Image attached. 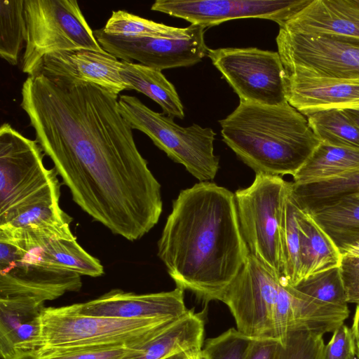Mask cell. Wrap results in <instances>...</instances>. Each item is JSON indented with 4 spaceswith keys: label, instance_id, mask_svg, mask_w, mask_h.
<instances>
[{
    "label": "cell",
    "instance_id": "cell-4",
    "mask_svg": "<svg viewBox=\"0 0 359 359\" xmlns=\"http://www.w3.org/2000/svg\"><path fill=\"white\" fill-rule=\"evenodd\" d=\"M179 318L126 319L88 316L79 304L44 307L34 350L48 347L113 346L139 348Z\"/></svg>",
    "mask_w": 359,
    "mask_h": 359
},
{
    "label": "cell",
    "instance_id": "cell-37",
    "mask_svg": "<svg viewBox=\"0 0 359 359\" xmlns=\"http://www.w3.org/2000/svg\"><path fill=\"white\" fill-rule=\"evenodd\" d=\"M356 338L344 323L337 327L325 346L324 359H357Z\"/></svg>",
    "mask_w": 359,
    "mask_h": 359
},
{
    "label": "cell",
    "instance_id": "cell-7",
    "mask_svg": "<svg viewBox=\"0 0 359 359\" xmlns=\"http://www.w3.org/2000/svg\"><path fill=\"white\" fill-rule=\"evenodd\" d=\"M27 26L22 70L28 76L39 70L50 53L79 49L105 52L76 0H25Z\"/></svg>",
    "mask_w": 359,
    "mask_h": 359
},
{
    "label": "cell",
    "instance_id": "cell-29",
    "mask_svg": "<svg viewBox=\"0 0 359 359\" xmlns=\"http://www.w3.org/2000/svg\"><path fill=\"white\" fill-rule=\"evenodd\" d=\"M44 303L22 297L0 298V346L37 323Z\"/></svg>",
    "mask_w": 359,
    "mask_h": 359
},
{
    "label": "cell",
    "instance_id": "cell-18",
    "mask_svg": "<svg viewBox=\"0 0 359 359\" xmlns=\"http://www.w3.org/2000/svg\"><path fill=\"white\" fill-rule=\"evenodd\" d=\"M287 99L304 116L327 109H359V77L288 74Z\"/></svg>",
    "mask_w": 359,
    "mask_h": 359
},
{
    "label": "cell",
    "instance_id": "cell-5",
    "mask_svg": "<svg viewBox=\"0 0 359 359\" xmlns=\"http://www.w3.org/2000/svg\"><path fill=\"white\" fill-rule=\"evenodd\" d=\"M36 140L9 123L0 128V225L18 211L43 201L60 198V183L54 168L45 167Z\"/></svg>",
    "mask_w": 359,
    "mask_h": 359
},
{
    "label": "cell",
    "instance_id": "cell-27",
    "mask_svg": "<svg viewBox=\"0 0 359 359\" xmlns=\"http://www.w3.org/2000/svg\"><path fill=\"white\" fill-rule=\"evenodd\" d=\"M320 142L359 149V126L345 109H327L305 116Z\"/></svg>",
    "mask_w": 359,
    "mask_h": 359
},
{
    "label": "cell",
    "instance_id": "cell-40",
    "mask_svg": "<svg viewBox=\"0 0 359 359\" xmlns=\"http://www.w3.org/2000/svg\"><path fill=\"white\" fill-rule=\"evenodd\" d=\"M4 359H38L35 350L16 351Z\"/></svg>",
    "mask_w": 359,
    "mask_h": 359
},
{
    "label": "cell",
    "instance_id": "cell-31",
    "mask_svg": "<svg viewBox=\"0 0 359 359\" xmlns=\"http://www.w3.org/2000/svg\"><path fill=\"white\" fill-rule=\"evenodd\" d=\"M59 200H47L27 206L0 225V229H43L69 226L72 219L60 207Z\"/></svg>",
    "mask_w": 359,
    "mask_h": 359
},
{
    "label": "cell",
    "instance_id": "cell-24",
    "mask_svg": "<svg viewBox=\"0 0 359 359\" xmlns=\"http://www.w3.org/2000/svg\"><path fill=\"white\" fill-rule=\"evenodd\" d=\"M359 170V149L320 142L293 175L294 184H306L332 179Z\"/></svg>",
    "mask_w": 359,
    "mask_h": 359
},
{
    "label": "cell",
    "instance_id": "cell-10",
    "mask_svg": "<svg viewBox=\"0 0 359 359\" xmlns=\"http://www.w3.org/2000/svg\"><path fill=\"white\" fill-rule=\"evenodd\" d=\"M280 277L249 254L218 300L229 309L237 330L252 339L276 340L275 313Z\"/></svg>",
    "mask_w": 359,
    "mask_h": 359
},
{
    "label": "cell",
    "instance_id": "cell-11",
    "mask_svg": "<svg viewBox=\"0 0 359 359\" xmlns=\"http://www.w3.org/2000/svg\"><path fill=\"white\" fill-rule=\"evenodd\" d=\"M286 74L359 77V41L279 29L276 36Z\"/></svg>",
    "mask_w": 359,
    "mask_h": 359
},
{
    "label": "cell",
    "instance_id": "cell-36",
    "mask_svg": "<svg viewBox=\"0 0 359 359\" xmlns=\"http://www.w3.org/2000/svg\"><path fill=\"white\" fill-rule=\"evenodd\" d=\"M252 340L237 329L230 328L207 339L203 351L208 359H244Z\"/></svg>",
    "mask_w": 359,
    "mask_h": 359
},
{
    "label": "cell",
    "instance_id": "cell-17",
    "mask_svg": "<svg viewBox=\"0 0 359 359\" xmlns=\"http://www.w3.org/2000/svg\"><path fill=\"white\" fill-rule=\"evenodd\" d=\"M121 64V60L106 51L65 50L46 55L36 74L90 83L118 98L121 91L128 90L120 75Z\"/></svg>",
    "mask_w": 359,
    "mask_h": 359
},
{
    "label": "cell",
    "instance_id": "cell-6",
    "mask_svg": "<svg viewBox=\"0 0 359 359\" xmlns=\"http://www.w3.org/2000/svg\"><path fill=\"white\" fill-rule=\"evenodd\" d=\"M118 109L132 129L146 134L173 161L182 164L200 182L213 180L219 169L214 154L216 133L211 128L194 123L182 127L173 118L156 112L137 97L121 95Z\"/></svg>",
    "mask_w": 359,
    "mask_h": 359
},
{
    "label": "cell",
    "instance_id": "cell-15",
    "mask_svg": "<svg viewBox=\"0 0 359 359\" xmlns=\"http://www.w3.org/2000/svg\"><path fill=\"white\" fill-rule=\"evenodd\" d=\"M348 306L317 301L287 284L281 278L276 306L277 341H283L293 332H333L348 317Z\"/></svg>",
    "mask_w": 359,
    "mask_h": 359
},
{
    "label": "cell",
    "instance_id": "cell-33",
    "mask_svg": "<svg viewBox=\"0 0 359 359\" xmlns=\"http://www.w3.org/2000/svg\"><path fill=\"white\" fill-rule=\"evenodd\" d=\"M293 287L317 301L337 306H348L339 266L309 276Z\"/></svg>",
    "mask_w": 359,
    "mask_h": 359
},
{
    "label": "cell",
    "instance_id": "cell-20",
    "mask_svg": "<svg viewBox=\"0 0 359 359\" xmlns=\"http://www.w3.org/2000/svg\"><path fill=\"white\" fill-rule=\"evenodd\" d=\"M15 243L26 250L32 259L43 264L94 278L104 273L100 261L87 252L76 237L39 235L15 239Z\"/></svg>",
    "mask_w": 359,
    "mask_h": 359
},
{
    "label": "cell",
    "instance_id": "cell-19",
    "mask_svg": "<svg viewBox=\"0 0 359 359\" xmlns=\"http://www.w3.org/2000/svg\"><path fill=\"white\" fill-rule=\"evenodd\" d=\"M279 27L304 34L359 41V7L353 0H311Z\"/></svg>",
    "mask_w": 359,
    "mask_h": 359
},
{
    "label": "cell",
    "instance_id": "cell-45",
    "mask_svg": "<svg viewBox=\"0 0 359 359\" xmlns=\"http://www.w3.org/2000/svg\"><path fill=\"white\" fill-rule=\"evenodd\" d=\"M187 355H189V354H187L186 353H180L171 355V356H170L168 358H166L165 359H186Z\"/></svg>",
    "mask_w": 359,
    "mask_h": 359
},
{
    "label": "cell",
    "instance_id": "cell-30",
    "mask_svg": "<svg viewBox=\"0 0 359 359\" xmlns=\"http://www.w3.org/2000/svg\"><path fill=\"white\" fill-rule=\"evenodd\" d=\"M102 29L108 34L127 37H174L187 29L156 22L123 10L114 11Z\"/></svg>",
    "mask_w": 359,
    "mask_h": 359
},
{
    "label": "cell",
    "instance_id": "cell-25",
    "mask_svg": "<svg viewBox=\"0 0 359 359\" xmlns=\"http://www.w3.org/2000/svg\"><path fill=\"white\" fill-rule=\"evenodd\" d=\"M309 213L339 251L359 240V199L353 196L342 198Z\"/></svg>",
    "mask_w": 359,
    "mask_h": 359
},
{
    "label": "cell",
    "instance_id": "cell-3",
    "mask_svg": "<svg viewBox=\"0 0 359 359\" xmlns=\"http://www.w3.org/2000/svg\"><path fill=\"white\" fill-rule=\"evenodd\" d=\"M219 123L223 141L256 174L293 176L320 143L306 117L288 102H240Z\"/></svg>",
    "mask_w": 359,
    "mask_h": 359
},
{
    "label": "cell",
    "instance_id": "cell-21",
    "mask_svg": "<svg viewBox=\"0 0 359 359\" xmlns=\"http://www.w3.org/2000/svg\"><path fill=\"white\" fill-rule=\"evenodd\" d=\"M204 320L193 309L174 322L169 327L147 344L135 350L126 359H165L175 354H191L201 349L204 336Z\"/></svg>",
    "mask_w": 359,
    "mask_h": 359
},
{
    "label": "cell",
    "instance_id": "cell-41",
    "mask_svg": "<svg viewBox=\"0 0 359 359\" xmlns=\"http://www.w3.org/2000/svg\"><path fill=\"white\" fill-rule=\"evenodd\" d=\"M341 256L359 257V240L340 250Z\"/></svg>",
    "mask_w": 359,
    "mask_h": 359
},
{
    "label": "cell",
    "instance_id": "cell-39",
    "mask_svg": "<svg viewBox=\"0 0 359 359\" xmlns=\"http://www.w3.org/2000/svg\"><path fill=\"white\" fill-rule=\"evenodd\" d=\"M280 341L252 339L244 359H276Z\"/></svg>",
    "mask_w": 359,
    "mask_h": 359
},
{
    "label": "cell",
    "instance_id": "cell-35",
    "mask_svg": "<svg viewBox=\"0 0 359 359\" xmlns=\"http://www.w3.org/2000/svg\"><path fill=\"white\" fill-rule=\"evenodd\" d=\"M137 348L113 346H67L35 350L38 359H126Z\"/></svg>",
    "mask_w": 359,
    "mask_h": 359
},
{
    "label": "cell",
    "instance_id": "cell-22",
    "mask_svg": "<svg viewBox=\"0 0 359 359\" xmlns=\"http://www.w3.org/2000/svg\"><path fill=\"white\" fill-rule=\"evenodd\" d=\"M295 206L300 245V280L339 267L342 256L338 248L310 213Z\"/></svg>",
    "mask_w": 359,
    "mask_h": 359
},
{
    "label": "cell",
    "instance_id": "cell-46",
    "mask_svg": "<svg viewBox=\"0 0 359 359\" xmlns=\"http://www.w3.org/2000/svg\"><path fill=\"white\" fill-rule=\"evenodd\" d=\"M353 3L359 7V0H353Z\"/></svg>",
    "mask_w": 359,
    "mask_h": 359
},
{
    "label": "cell",
    "instance_id": "cell-16",
    "mask_svg": "<svg viewBox=\"0 0 359 359\" xmlns=\"http://www.w3.org/2000/svg\"><path fill=\"white\" fill-rule=\"evenodd\" d=\"M184 292L177 287L168 292L141 294L115 289L78 304L80 313L93 316L126 319L180 318L189 311L184 304Z\"/></svg>",
    "mask_w": 359,
    "mask_h": 359
},
{
    "label": "cell",
    "instance_id": "cell-44",
    "mask_svg": "<svg viewBox=\"0 0 359 359\" xmlns=\"http://www.w3.org/2000/svg\"><path fill=\"white\" fill-rule=\"evenodd\" d=\"M347 114L359 126V109H345Z\"/></svg>",
    "mask_w": 359,
    "mask_h": 359
},
{
    "label": "cell",
    "instance_id": "cell-43",
    "mask_svg": "<svg viewBox=\"0 0 359 359\" xmlns=\"http://www.w3.org/2000/svg\"><path fill=\"white\" fill-rule=\"evenodd\" d=\"M186 359H208V358L202 349L198 352L187 355Z\"/></svg>",
    "mask_w": 359,
    "mask_h": 359
},
{
    "label": "cell",
    "instance_id": "cell-26",
    "mask_svg": "<svg viewBox=\"0 0 359 359\" xmlns=\"http://www.w3.org/2000/svg\"><path fill=\"white\" fill-rule=\"evenodd\" d=\"M359 193V170L332 179L306 184L290 183L289 195L302 210L311 211Z\"/></svg>",
    "mask_w": 359,
    "mask_h": 359
},
{
    "label": "cell",
    "instance_id": "cell-23",
    "mask_svg": "<svg viewBox=\"0 0 359 359\" xmlns=\"http://www.w3.org/2000/svg\"><path fill=\"white\" fill-rule=\"evenodd\" d=\"M121 61L120 75L128 90L144 94L158 104L168 116L184 118V107L178 93L161 71L139 63Z\"/></svg>",
    "mask_w": 359,
    "mask_h": 359
},
{
    "label": "cell",
    "instance_id": "cell-32",
    "mask_svg": "<svg viewBox=\"0 0 359 359\" xmlns=\"http://www.w3.org/2000/svg\"><path fill=\"white\" fill-rule=\"evenodd\" d=\"M281 248L283 271L280 278L287 284L294 286L300 281V245L296 206L289 193L281 228Z\"/></svg>",
    "mask_w": 359,
    "mask_h": 359
},
{
    "label": "cell",
    "instance_id": "cell-1",
    "mask_svg": "<svg viewBox=\"0 0 359 359\" xmlns=\"http://www.w3.org/2000/svg\"><path fill=\"white\" fill-rule=\"evenodd\" d=\"M20 107L83 211L130 241L158 223L161 184L139 151L117 97L90 83L39 73L24 81Z\"/></svg>",
    "mask_w": 359,
    "mask_h": 359
},
{
    "label": "cell",
    "instance_id": "cell-8",
    "mask_svg": "<svg viewBox=\"0 0 359 359\" xmlns=\"http://www.w3.org/2000/svg\"><path fill=\"white\" fill-rule=\"evenodd\" d=\"M290 183L280 176L256 174L250 186L234 194L250 254L278 277L283 271L281 228Z\"/></svg>",
    "mask_w": 359,
    "mask_h": 359
},
{
    "label": "cell",
    "instance_id": "cell-48",
    "mask_svg": "<svg viewBox=\"0 0 359 359\" xmlns=\"http://www.w3.org/2000/svg\"><path fill=\"white\" fill-rule=\"evenodd\" d=\"M357 359H359V355H358V358H357Z\"/></svg>",
    "mask_w": 359,
    "mask_h": 359
},
{
    "label": "cell",
    "instance_id": "cell-12",
    "mask_svg": "<svg viewBox=\"0 0 359 359\" xmlns=\"http://www.w3.org/2000/svg\"><path fill=\"white\" fill-rule=\"evenodd\" d=\"M187 32L177 36L127 37L108 34L97 29L94 35L104 50L121 60L162 71L190 67L207 54L204 34L205 27L190 25Z\"/></svg>",
    "mask_w": 359,
    "mask_h": 359
},
{
    "label": "cell",
    "instance_id": "cell-13",
    "mask_svg": "<svg viewBox=\"0 0 359 359\" xmlns=\"http://www.w3.org/2000/svg\"><path fill=\"white\" fill-rule=\"evenodd\" d=\"M79 273L20 256L8 242L0 240V298L22 297L44 303L82 285Z\"/></svg>",
    "mask_w": 359,
    "mask_h": 359
},
{
    "label": "cell",
    "instance_id": "cell-47",
    "mask_svg": "<svg viewBox=\"0 0 359 359\" xmlns=\"http://www.w3.org/2000/svg\"><path fill=\"white\" fill-rule=\"evenodd\" d=\"M355 198L359 199V193L355 194V195H353Z\"/></svg>",
    "mask_w": 359,
    "mask_h": 359
},
{
    "label": "cell",
    "instance_id": "cell-14",
    "mask_svg": "<svg viewBox=\"0 0 359 359\" xmlns=\"http://www.w3.org/2000/svg\"><path fill=\"white\" fill-rule=\"evenodd\" d=\"M311 0H156L151 9L205 28L240 18H261L281 26Z\"/></svg>",
    "mask_w": 359,
    "mask_h": 359
},
{
    "label": "cell",
    "instance_id": "cell-28",
    "mask_svg": "<svg viewBox=\"0 0 359 359\" xmlns=\"http://www.w3.org/2000/svg\"><path fill=\"white\" fill-rule=\"evenodd\" d=\"M25 0L0 1V56L11 65L18 63L26 41Z\"/></svg>",
    "mask_w": 359,
    "mask_h": 359
},
{
    "label": "cell",
    "instance_id": "cell-38",
    "mask_svg": "<svg viewBox=\"0 0 359 359\" xmlns=\"http://www.w3.org/2000/svg\"><path fill=\"white\" fill-rule=\"evenodd\" d=\"M339 269L348 304H359V257L342 256Z\"/></svg>",
    "mask_w": 359,
    "mask_h": 359
},
{
    "label": "cell",
    "instance_id": "cell-42",
    "mask_svg": "<svg viewBox=\"0 0 359 359\" xmlns=\"http://www.w3.org/2000/svg\"><path fill=\"white\" fill-rule=\"evenodd\" d=\"M351 328L357 340H359V304L356 305Z\"/></svg>",
    "mask_w": 359,
    "mask_h": 359
},
{
    "label": "cell",
    "instance_id": "cell-2",
    "mask_svg": "<svg viewBox=\"0 0 359 359\" xmlns=\"http://www.w3.org/2000/svg\"><path fill=\"white\" fill-rule=\"evenodd\" d=\"M250 254L235 195L210 182L180 191L158 242V256L177 287L218 300Z\"/></svg>",
    "mask_w": 359,
    "mask_h": 359
},
{
    "label": "cell",
    "instance_id": "cell-9",
    "mask_svg": "<svg viewBox=\"0 0 359 359\" xmlns=\"http://www.w3.org/2000/svg\"><path fill=\"white\" fill-rule=\"evenodd\" d=\"M213 65L240 102L278 105L287 99V74L278 52L257 48H208Z\"/></svg>",
    "mask_w": 359,
    "mask_h": 359
},
{
    "label": "cell",
    "instance_id": "cell-34",
    "mask_svg": "<svg viewBox=\"0 0 359 359\" xmlns=\"http://www.w3.org/2000/svg\"><path fill=\"white\" fill-rule=\"evenodd\" d=\"M323 336L306 331L291 332L280 342L276 359H324Z\"/></svg>",
    "mask_w": 359,
    "mask_h": 359
}]
</instances>
